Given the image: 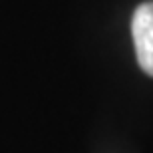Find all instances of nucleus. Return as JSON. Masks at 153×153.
Instances as JSON below:
<instances>
[{"label": "nucleus", "instance_id": "f257e3e1", "mask_svg": "<svg viewBox=\"0 0 153 153\" xmlns=\"http://www.w3.org/2000/svg\"><path fill=\"white\" fill-rule=\"evenodd\" d=\"M131 34L139 68L153 78V2L137 6L131 20Z\"/></svg>", "mask_w": 153, "mask_h": 153}]
</instances>
